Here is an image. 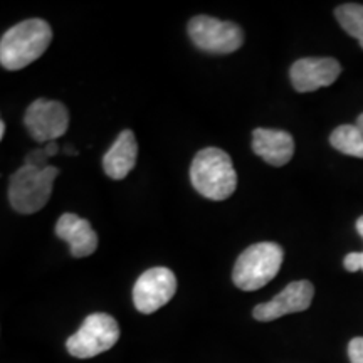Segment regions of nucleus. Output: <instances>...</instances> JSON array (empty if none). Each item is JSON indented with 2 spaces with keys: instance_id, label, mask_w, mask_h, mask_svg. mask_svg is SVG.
Instances as JSON below:
<instances>
[{
  "instance_id": "9b49d317",
  "label": "nucleus",
  "mask_w": 363,
  "mask_h": 363,
  "mask_svg": "<svg viewBox=\"0 0 363 363\" xmlns=\"http://www.w3.org/2000/svg\"><path fill=\"white\" fill-rule=\"evenodd\" d=\"M56 235L69 244L72 257H88L98 249V234L94 233L89 220L72 212H66L59 217Z\"/></svg>"
},
{
  "instance_id": "4be33fe9",
  "label": "nucleus",
  "mask_w": 363,
  "mask_h": 363,
  "mask_svg": "<svg viewBox=\"0 0 363 363\" xmlns=\"http://www.w3.org/2000/svg\"><path fill=\"white\" fill-rule=\"evenodd\" d=\"M4 136H6V121L0 123V138H4Z\"/></svg>"
},
{
  "instance_id": "6e6552de",
  "label": "nucleus",
  "mask_w": 363,
  "mask_h": 363,
  "mask_svg": "<svg viewBox=\"0 0 363 363\" xmlns=\"http://www.w3.org/2000/svg\"><path fill=\"white\" fill-rule=\"evenodd\" d=\"M177 278L169 267H152L145 271L133 286L135 308L143 315L160 310L174 298Z\"/></svg>"
},
{
  "instance_id": "423d86ee",
  "label": "nucleus",
  "mask_w": 363,
  "mask_h": 363,
  "mask_svg": "<svg viewBox=\"0 0 363 363\" xmlns=\"http://www.w3.org/2000/svg\"><path fill=\"white\" fill-rule=\"evenodd\" d=\"M189 35L199 49L212 54L235 52L244 43V30L229 21L197 16L189 22Z\"/></svg>"
},
{
  "instance_id": "39448f33",
  "label": "nucleus",
  "mask_w": 363,
  "mask_h": 363,
  "mask_svg": "<svg viewBox=\"0 0 363 363\" xmlns=\"http://www.w3.org/2000/svg\"><path fill=\"white\" fill-rule=\"evenodd\" d=\"M120 340V326L106 313H93L66 342L67 352L76 358H93L108 352Z\"/></svg>"
},
{
  "instance_id": "a211bd4d",
  "label": "nucleus",
  "mask_w": 363,
  "mask_h": 363,
  "mask_svg": "<svg viewBox=\"0 0 363 363\" xmlns=\"http://www.w3.org/2000/svg\"><path fill=\"white\" fill-rule=\"evenodd\" d=\"M345 269L350 272H357V271H363V252H350L347 254L343 261Z\"/></svg>"
},
{
  "instance_id": "f257e3e1",
  "label": "nucleus",
  "mask_w": 363,
  "mask_h": 363,
  "mask_svg": "<svg viewBox=\"0 0 363 363\" xmlns=\"http://www.w3.org/2000/svg\"><path fill=\"white\" fill-rule=\"evenodd\" d=\"M52 29L43 19H27L16 24L0 40V65L9 71H19L33 65L48 51Z\"/></svg>"
},
{
  "instance_id": "412c9836",
  "label": "nucleus",
  "mask_w": 363,
  "mask_h": 363,
  "mask_svg": "<svg viewBox=\"0 0 363 363\" xmlns=\"http://www.w3.org/2000/svg\"><path fill=\"white\" fill-rule=\"evenodd\" d=\"M357 126L362 130V133H363V113L357 118Z\"/></svg>"
},
{
  "instance_id": "dca6fc26",
  "label": "nucleus",
  "mask_w": 363,
  "mask_h": 363,
  "mask_svg": "<svg viewBox=\"0 0 363 363\" xmlns=\"http://www.w3.org/2000/svg\"><path fill=\"white\" fill-rule=\"evenodd\" d=\"M48 158L49 155L45 153L44 148H38L34 150V152H30L29 155L26 158V165H30V167H35V169H45L48 165Z\"/></svg>"
},
{
  "instance_id": "0eeeda50",
  "label": "nucleus",
  "mask_w": 363,
  "mask_h": 363,
  "mask_svg": "<svg viewBox=\"0 0 363 363\" xmlns=\"http://www.w3.org/2000/svg\"><path fill=\"white\" fill-rule=\"evenodd\" d=\"M24 125L35 142L49 143L56 142L67 131L69 126V111L61 101L52 99H35L27 108Z\"/></svg>"
},
{
  "instance_id": "7ed1b4c3",
  "label": "nucleus",
  "mask_w": 363,
  "mask_h": 363,
  "mask_svg": "<svg viewBox=\"0 0 363 363\" xmlns=\"http://www.w3.org/2000/svg\"><path fill=\"white\" fill-rule=\"evenodd\" d=\"M284 251L276 242H259L249 246L235 261L233 281L242 291H256L271 283L281 269Z\"/></svg>"
},
{
  "instance_id": "f8f14e48",
  "label": "nucleus",
  "mask_w": 363,
  "mask_h": 363,
  "mask_svg": "<svg viewBox=\"0 0 363 363\" xmlns=\"http://www.w3.org/2000/svg\"><path fill=\"white\" fill-rule=\"evenodd\" d=\"M252 150L272 167H283L294 155V140L288 131L256 128L252 131Z\"/></svg>"
},
{
  "instance_id": "6ab92c4d",
  "label": "nucleus",
  "mask_w": 363,
  "mask_h": 363,
  "mask_svg": "<svg viewBox=\"0 0 363 363\" xmlns=\"http://www.w3.org/2000/svg\"><path fill=\"white\" fill-rule=\"evenodd\" d=\"M44 150H45V153H48L49 157H54V155H57L59 147H57L56 142H49V143H45Z\"/></svg>"
},
{
  "instance_id": "20e7f679",
  "label": "nucleus",
  "mask_w": 363,
  "mask_h": 363,
  "mask_svg": "<svg viewBox=\"0 0 363 363\" xmlns=\"http://www.w3.org/2000/svg\"><path fill=\"white\" fill-rule=\"evenodd\" d=\"M59 175V169L54 165L45 169H35L30 165H22L11 177L9 184V201L19 214H35L44 208L52 194L54 180Z\"/></svg>"
},
{
  "instance_id": "f03ea898",
  "label": "nucleus",
  "mask_w": 363,
  "mask_h": 363,
  "mask_svg": "<svg viewBox=\"0 0 363 363\" xmlns=\"http://www.w3.org/2000/svg\"><path fill=\"white\" fill-rule=\"evenodd\" d=\"M190 182L202 197L211 201H225L238 189V174L233 160L224 150L211 147L201 150L194 157Z\"/></svg>"
},
{
  "instance_id": "4468645a",
  "label": "nucleus",
  "mask_w": 363,
  "mask_h": 363,
  "mask_svg": "<svg viewBox=\"0 0 363 363\" xmlns=\"http://www.w3.org/2000/svg\"><path fill=\"white\" fill-rule=\"evenodd\" d=\"M331 147L348 157L363 158V133L357 125H342L330 136Z\"/></svg>"
},
{
  "instance_id": "1a4fd4ad",
  "label": "nucleus",
  "mask_w": 363,
  "mask_h": 363,
  "mask_svg": "<svg viewBox=\"0 0 363 363\" xmlns=\"http://www.w3.org/2000/svg\"><path fill=\"white\" fill-rule=\"evenodd\" d=\"M342 74V66L333 57H303L291 66L289 78L298 93H311L333 84Z\"/></svg>"
},
{
  "instance_id": "ddd939ff",
  "label": "nucleus",
  "mask_w": 363,
  "mask_h": 363,
  "mask_svg": "<svg viewBox=\"0 0 363 363\" xmlns=\"http://www.w3.org/2000/svg\"><path fill=\"white\" fill-rule=\"evenodd\" d=\"M136 157H138V143L135 133L131 130H123L103 157L104 174L113 180H123L135 169Z\"/></svg>"
},
{
  "instance_id": "f3484780",
  "label": "nucleus",
  "mask_w": 363,
  "mask_h": 363,
  "mask_svg": "<svg viewBox=\"0 0 363 363\" xmlns=\"http://www.w3.org/2000/svg\"><path fill=\"white\" fill-rule=\"evenodd\" d=\"M348 357L352 363H363V337L353 338L348 343Z\"/></svg>"
},
{
  "instance_id": "9d476101",
  "label": "nucleus",
  "mask_w": 363,
  "mask_h": 363,
  "mask_svg": "<svg viewBox=\"0 0 363 363\" xmlns=\"http://www.w3.org/2000/svg\"><path fill=\"white\" fill-rule=\"evenodd\" d=\"M313 296H315V288L310 281H294L288 284L278 296L271 301L262 303L254 308L252 316L257 321H274L278 318L289 315V313H299L310 308Z\"/></svg>"
},
{
  "instance_id": "2eb2a0df",
  "label": "nucleus",
  "mask_w": 363,
  "mask_h": 363,
  "mask_svg": "<svg viewBox=\"0 0 363 363\" xmlns=\"http://www.w3.org/2000/svg\"><path fill=\"white\" fill-rule=\"evenodd\" d=\"M338 24L345 33L355 38L363 49V6L360 4H343L335 11Z\"/></svg>"
},
{
  "instance_id": "aec40b11",
  "label": "nucleus",
  "mask_w": 363,
  "mask_h": 363,
  "mask_svg": "<svg viewBox=\"0 0 363 363\" xmlns=\"http://www.w3.org/2000/svg\"><path fill=\"white\" fill-rule=\"evenodd\" d=\"M357 230H358V234H360L362 238H363V216L358 217V220H357Z\"/></svg>"
}]
</instances>
